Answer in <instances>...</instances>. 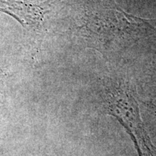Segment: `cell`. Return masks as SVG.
Listing matches in <instances>:
<instances>
[{"instance_id": "6da1fadb", "label": "cell", "mask_w": 156, "mask_h": 156, "mask_svg": "<svg viewBox=\"0 0 156 156\" xmlns=\"http://www.w3.org/2000/svg\"><path fill=\"white\" fill-rule=\"evenodd\" d=\"M98 103L101 112L116 118L127 131L138 155L156 156V147L145 130L136 93L129 83L122 79L105 80Z\"/></svg>"}, {"instance_id": "3957f363", "label": "cell", "mask_w": 156, "mask_h": 156, "mask_svg": "<svg viewBox=\"0 0 156 156\" xmlns=\"http://www.w3.org/2000/svg\"><path fill=\"white\" fill-rule=\"evenodd\" d=\"M47 2L36 5L28 0H0V11L12 15L24 26L37 28L47 10Z\"/></svg>"}, {"instance_id": "277c9868", "label": "cell", "mask_w": 156, "mask_h": 156, "mask_svg": "<svg viewBox=\"0 0 156 156\" xmlns=\"http://www.w3.org/2000/svg\"><path fill=\"white\" fill-rule=\"evenodd\" d=\"M144 106L146 107L147 112L150 113L151 115H153L154 118L156 120V106L153 104V103H145L143 102Z\"/></svg>"}, {"instance_id": "7a4b0ae2", "label": "cell", "mask_w": 156, "mask_h": 156, "mask_svg": "<svg viewBox=\"0 0 156 156\" xmlns=\"http://www.w3.org/2000/svg\"><path fill=\"white\" fill-rule=\"evenodd\" d=\"M148 25L147 21L116 9H103L87 15L83 25L88 37L106 44L119 38H133Z\"/></svg>"}]
</instances>
